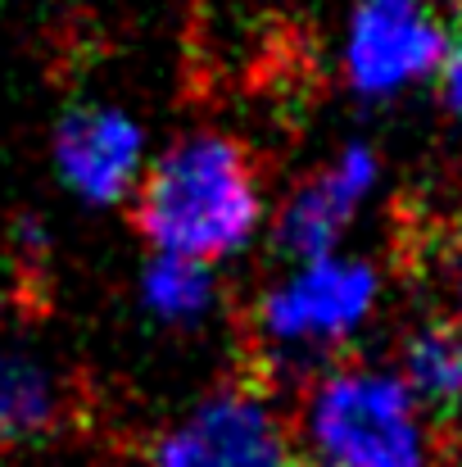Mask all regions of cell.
<instances>
[{
  "label": "cell",
  "mask_w": 462,
  "mask_h": 467,
  "mask_svg": "<svg viewBox=\"0 0 462 467\" xmlns=\"http://www.w3.org/2000/svg\"><path fill=\"white\" fill-rule=\"evenodd\" d=\"M137 223L150 254L227 264L268 227V195L250 150L213 128H195L154 150L137 191Z\"/></svg>",
  "instance_id": "1"
},
{
  "label": "cell",
  "mask_w": 462,
  "mask_h": 467,
  "mask_svg": "<svg viewBox=\"0 0 462 467\" xmlns=\"http://www.w3.org/2000/svg\"><path fill=\"white\" fill-rule=\"evenodd\" d=\"M385 309V273L358 250L291 259L250 305V331L272 377H317L340 363Z\"/></svg>",
  "instance_id": "2"
},
{
  "label": "cell",
  "mask_w": 462,
  "mask_h": 467,
  "mask_svg": "<svg viewBox=\"0 0 462 467\" xmlns=\"http://www.w3.org/2000/svg\"><path fill=\"white\" fill-rule=\"evenodd\" d=\"M308 467H431L436 422L395 363L340 358L308 377L291 418Z\"/></svg>",
  "instance_id": "3"
},
{
  "label": "cell",
  "mask_w": 462,
  "mask_h": 467,
  "mask_svg": "<svg viewBox=\"0 0 462 467\" xmlns=\"http://www.w3.org/2000/svg\"><path fill=\"white\" fill-rule=\"evenodd\" d=\"M146 467H295L291 418L263 386H213L154 431Z\"/></svg>",
  "instance_id": "4"
},
{
  "label": "cell",
  "mask_w": 462,
  "mask_h": 467,
  "mask_svg": "<svg viewBox=\"0 0 462 467\" xmlns=\"http://www.w3.org/2000/svg\"><path fill=\"white\" fill-rule=\"evenodd\" d=\"M454 32L426 0H358L335 41V68L349 96L390 105L436 87Z\"/></svg>",
  "instance_id": "5"
},
{
  "label": "cell",
  "mask_w": 462,
  "mask_h": 467,
  "mask_svg": "<svg viewBox=\"0 0 462 467\" xmlns=\"http://www.w3.org/2000/svg\"><path fill=\"white\" fill-rule=\"evenodd\" d=\"M150 159L154 150L141 119L109 100L68 105L50 132L55 177L87 209H118L137 200Z\"/></svg>",
  "instance_id": "6"
},
{
  "label": "cell",
  "mask_w": 462,
  "mask_h": 467,
  "mask_svg": "<svg viewBox=\"0 0 462 467\" xmlns=\"http://www.w3.org/2000/svg\"><path fill=\"white\" fill-rule=\"evenodd\" d=\"M385 186V159L372 141H344L322 159L308 177L291 186V195L277 204L272 232L286 259H317L349 250V232L358 218L376 204Z\"/></svg>",
  "instance_id": "7"
},
{
  "label": "cell",
  "mask_w": 462,
  "mask_h": 467,
  "mask_svg": "<svg viewBox=\"0 0 462 467\" xmlns=\"http://www.w3.org/2000/svg\"><path fill=\"white\" fill-rule=\"evenodd\" d=\"M64 413L59 372L23 340L0 336V450L46 436Z\"/></svg>",
  "instance_id": "8"
},
{
  "label": "cell",
  "mask_w": 462,
  "mask_h": 467,
  "mask_svg": "<svg viewBox=\"0 0 462 467\" xmlns=\"http://www.w3.org/2000/svg\"><path fill=\"white\" fill-rule=\"evenodd\" d=\"M399 377L417 404L436 418H462V313H440L417 322L399 340Z\"/></svg>",
  "instance_id": "9"
},
{
  "label": "cell",
  "mask_w": 462,
  "mask_h": 467,
  "mask_svg": "<svg viewBox=\"0 0 462 467\" xmlns=\"http://www.w3.org/2000/svg\"><path fill=\"white\" fill-rule=\"evenodd\" d=\"M137 300L150 313V322L168 331H195L213 322L222 309V286L218 268L195 264V259H172V254H150L141 277H137Z\"/></svg>",
  "instance_id": "10"
},
{
  "label": "cell",
  "mask_w": 462,
  "mask_h": 467,
  "mask_svg": "<svg viewBox=\"0 0 462 467\" xmlns=\"http://www.w3.org/2000/svg\"><path fill=\"white\" fill-rule=\"evenodd\" d=\"M436 96H440L445 114L462 128V32H454V41L445 50V64L436 73Z\"/></svg>",
  "instance_id": "11"
}]
</instances>
